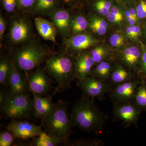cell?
<instances>
[{
	"mask_svg": "<svg viewBox=\"0 0 146 146\" xmlns=\"http://www.w3.org/2000/svg\"><path fill=\"white\" fill-rule=\"evenodd\" d=\"M84 95L73 105L70 118L72 127L86 132H99L106 121V116L94 104L93 98Z\"/></svg>",
	"mask_w": 146,
	"mask_h": 146,
	"instance_id": "obj_1",
	"label": "cell"
},
{
	"mask_svg": "<svg viewBox=\"0 0 146 146\" xmlns=\"http://www.w3.org/2000/svg\"><path fill=\"white\" fill-rule=\"evenodd\" d=\"M68 107V102L60 100L54 103L51 112L42 118V125L45 132L66 142L72 127Z\"/></svg>",
	"mask_w": 146,
	"mask_h": 146,
	"instance_id": "obj_2",
	"label": "cell"
},
{
	"mask_svg": "<svg viewBox=\"0 0 146 146\" xmlns=\"http://www.w3.org/2000/svg\"><path fill=\"white\" fill-rule=\"evenodd\" d=\"M46 67L49 74L57 83V91H63L68 88L75 77L72 61L70 57L64 55H57L49 58Z\"/></svg>",
	"mask_w": 146,
	"mask_h": 146,
	"instance_id": "obj_3",
	"label": "cell"
},
{
	"mask_svg": "<svg viewBox=\"0 0 146 146\" xmlns=\"http://www.w3.org/2000/svg\"><path fill=\"white\" fill-rule=\"evenodd\" d=\"M0 107L3 115L11 120L29 119L34 115L32 99L26 93H9Z\"/></svg>",
	"mask_w": 146,
	"mask_h": 146,
	"instance_id": "obj_4",
	"label": "cell"
},
{
	"mask_svg": "<svg viewBox=\"0 0 146 146\" xmlns=\"http://www.w3.org/2000/svg\"><path fill=\"white\" fill-rule=\"evenodd\" d=\"M46 55V51L41 47L29 45L23 47L15 54L14 61L19 69L28 72L40 65Z\"/></svg>",
	"mask_w": 146,
	"mask_h": 146,
	"instance_id": "obj_5",
	"label": "cell"
},
{
	"mask_svg": "<svg viewBox=\"0 0 146 146\" xmlns=\"http://www.w3.org/2000/svg\"><path fill=\"white\" fill-rule=\"evenodd\" d=\"M42 127L25 120H13L9 123L7 128L14 138L27 139L39 136L43 131Z\"/></svg>",
	"mask_w": 146,
	"mask_h": 146,
	"instance_id": "obj_6",
	"label": "cell"
},
{
	"mask_svg": "<svg viewBox=\"0 0 146 146\" xmlns=\"http://www.w3.org/2000/svg\"><path fill=\"white\" fill-rule=\"evenodd\" d=\"M78 84L84 95L93 98L103 96L110 89L109 84L104 81L88 76L79 80Z\"/></svg>",
	"mask_w": 146,
	"mask_h": 146,
	"instance_id": "obj_7",
	"label": "cell"
},
{
	"mask_svg": "<svg viewBox=\"0 0 146 146\" xmlns=\"http://www.w3.org/2000/svg\"><path fill=\"white\" fill-rule=\"evenodd\" d=\"M28 89L39 96L46 95L51 86V81L42 70H36L27 78Z\"/></svg>",
	"mask_w": 146,
	"mask_h": 146,
	"instance_id": "obj_8",
	"label": "cell"
},
{
	"mask_svg": "<svg viewBox=\"0 0 146 146\" xmlns=\"http://www.w3.org/2000/svg\"><path fill=\"white\" fill-rule=\"evenodd\" d=\"M7 86L11 94H24L28 89L27 78L24 76L18 70L13 61L12 68Z\"/></svg>",
	"mask_w": 146,
	"mask_h": 146,
	"instance_id": "obj_9",
	"label": "cell"
},
{
	"mask_svg": "<svg viewBox=\"0 0 146 146\" xmlns=\"http://www.w3.org/2000/svg\"><path fill=\"white\" fill-rule=\"evenodd\" d=\"M50 15L58 31L63 36H67L72 24L70 13L64 9H58L51 11Z\"/></svg>",
	"mask_w": 146,
	"mask_h": 146,
	"instance_id": "obj_10",
	"label": "cell"
},
{
	"mask_svg": "<svg viewBox=\"0 0 146 146\" xmlns=\"http://www.w3.org/2000/svg\"><path fill=\"white\" fill-rule=\"evenodd\" d=\"M30 27L23 20H17L13 21L11 26L9 36L13 43H23L28 40L31 36Z\"/></svg>",
	"mask_w": 146,
	"mask_h": 146,
	"instance_id": "obj_11",
	"label": "cell"
},
{
	"mask_svg": "<svg viewBox=\"0 0 146 146\" xmlns=\"http://www.w3.org/2000/svg\"><path fill=\"white\" fill-rule=\"evenodd\" d=\"M114 113L116 117L125 123H136L140 115V108L137 105L124 104L115 106Z\"/></svg>",
	"mask_w": 146,
	"mask_h": 146,
	"instance_id": "obj_12",
	"label": "cell"
},
{
	"mask_svg": "<svg viewBox=\"0 0 146 146\" xmlns=\"http://www.w3.org/2000/svg\"><path fill=\"white\" fill-rule=\"evenodd\" d=\"M139 83L138 81H126L119 84L112 92V99L123 102L134 98Z\"/></svg>",
	"mask_w": 146,
	"mask_h": 146,
	"instance_id": "obj_13",
	"label": "cell"
},
{
	"mask_svg": "<svg viewBox=\"0 0 146 146\" xmlns=\"http://www.w3.org/2000/svg\"><path fill=\"white\" fill-rule=\"evenodd\" d=\"M95 63L91 54L85 53L80 55L75 63V77L80 80L88 76Z\"/></svg>",
	"mask_w": 146,
	"mask_h": 146,
	"instance_id": "obj_14",
	"label": "cell"
},
{
	"mask_svg": "<svg viewBox=\"0 0 146 146\" xmlns=\"http://www.w3.org/2000/svg\"><path fill=\"white\" fill-rule=\"evenodd\" d=\"M33 94V106L35 117L43 118L51 111L54 105L50 97H43Z\"/></svg>",
	"mask_w": 146,
	"mask_h": 146,
	"instance_id": "obj_15",
	"label": "cell"
},
{
	"mask_svg": "<svg viewBox=\"0 0 146 146\" xmlns=\"http://www.w3.org/2000/svg\"><path fill=\"white\" fill-rule=\"evenodd\" d=\"M65 44L73 50L81 51L86 49L96 43V40L87 34H78L70 39H66Z\"/></svg>",
	"mask_w": 146,
	"mask_h": 146,
	"instance_id": "obj_16",
	"label": "cell"
},
{
	"mask_svg": "<svg viewBox=\"0 0 146 146\" xmlns=\"http://www.w3.org/2000/svg\"><path fill=\"white\" fill-rule=\"evenodd\" d=\"M35 23L36 30L43 39L55 42L56 30L53 23L41 18H35Z\"/></svg>",
	"mask_w": 146,
	"mask_h": 146,
	"instance_id": "obj_17",
	"label": "cell"
},
{
	"mask_svg": "<svg viewBox=\"0 0 146 146\" xmlns=\"http://www.w3.org/2000/svg\"><path fill=\"white\" fill-rule=\"evenodd\" d=\"M141 52L136 46L128 47L124 50L122 59L124 63L131 68H135L141 63Z\"/></svg>",
	"mask_w": 146,
	"mask_h": 146,
	"instance_id": "obj_18",
	"label": "cell"
},
{
	"mask_svg": "<svg viewBox=\"0 0 146 146\" xmlns=\"http://www.w3.org/2000/svg\"><path fill=\"white\" fill-rule=\"evenodd\" d=\"M66 142L63 139L48 134L45 131H42L35 139L33 143L35 146H55L61 143Z\"/></svg>",
	"mask_w": 146,
	"mask_h": 146,
	"instance_id": "obj_19",
	"label": "cell"
},
{
	"mask_svg": "<svg viewBox=\"0 0 146 146\" xmlns=\"http://www.w3.org/2000/svg\"><path fill=\"white\" fill-rule=\"evenodd\" d=\"M13 61L5 58H1L0 61V83L7 86L12 68Z\"/></svg>",
	"mask_w": 146,
	"mask_h": 146,
	"instance_id": "obj_20",
	"label": "cell"
},
{
	"mask_svg": "<svg viewBox=\"0 0 146 146\" xmlns=\"http://www.w3.org/2000/svg\"><path fill=\"white\" fill-rule=\"evenodd\" d=\"M111 65L108 62L102 61L94 70V74L98 78L101 80H106L109 77L111 73Z\"/></svg>",
	"mask_w": 146,
	"mask_h": 146,
	"instance_id": "obj_21",
	"label": "cell"
},
{
	"mask_svg": "<svg viewBox=\"0 0 146 146\" xmlns=\"http://www.w3.org/2000/svg\"><path fill=\"white\" fill-rule=\"evenodd\" d=\"M55 0H36L33 9L34 14H42L49 12L54 7Z\"/></svg>",
	"mask_w": 146,
	"mask_h": 146,
	"instance_id": "obj_22",
	"label": "cell"
},
{
	"mask_svg": "<svg viewBox=\"0 0 146 146\" xmlns=\"http://www.w3.org/2000/svg\"><path fill=\"white\" fill-rule=\"evenodd\" d=\"M134 98L138 107L146 110V84H142L137 88Z\"/></svg>",
	"mask_w": 146,
	"mask_h": 146,
	"instance_id": "obj_23",
	"label": "cell"
},
{
	"mask_svg": "<svg viewBox=\"0 0 146 146\" xmlns=\"http://www.w3.org/2000/svg\"><path fill=\"white\" fill-rule=\"evenodd\" d=\"M111 78L113 82L119 84L127 81L129 75L125 69L121 66H117L112 73Z\"/></svg>",
	"mask_w": 146,
	"mask_h": 146,
	"instance_id": "obj_24",
	"label": "cell"
},
{
	"mask_svg": "<svg viewBox=\"0 0 146 146\" xmlns=\"http://www.w3.org/2000/svg\"><path fill=\"white\" fill-rule=\"evenodd\" d=\"M88 25V22L84 16H77L72 21V31L74 33L81 32L86 29Z\"/></svg>",
	"mask_w": 146,
	"mask_h": 146,
	"instance_id": "obj_25",
	"label": "cell"
},
{
	"mask_svg": "<svg viewBox=\"0 0 146 146\" xmlns=\"http://www.w3.org/2000/svg\"><path fill=\"white\" fill-rule=\"evenodd\" d=\"M95 7L100 14L107 16L112 7L110 0H98L95 3Z\"/></svg>",
	"mask_w": 146,
	"mask_h": 146,
	"instance_id": "obj_26",
	"label": "cell"
},
{
	"mask_svg": "<svg viewBox=\"0 0 146 146\" xmlns=\"http://www.w3.org/2000/svg\"><path fill=\"white\" fill-rule=\"evenodd\" d=\"M91 54L95 63H99L103 61L106 54V51L103 47H98L91 51Z\"/></svg>",
	"mask_w": 146,
	"mask_h": 146,
	"instance_id": "obj_27",
	"label": "cell"
},
{
	"mask_svg": "<svg viewBox=\"0 0 146 146\" xmlns=\"http://www.w3.org/2000/svg\"><path fill=\"white\" fill-rule=\"evenodd\" d=\"M15 138L10 131H1L0 133V146H9L13 143Z\"/></svg>",
	"mask_w": 146,
	"mask_h": 146,
	"instance_id": "obj_28",
	"label": "cell"
},
{
	"mask_svg": "<svg viewBox=\"0 0 146 146\" xmlns=\"http://www.w3.org/2000/svg\"><path fill=\"white\" fill-rule=\"evenodd\" d=\"M136 9L138 19L146 18V0H139Z\"/></svg>",
	"mask_w": 146,
	"mask_h": 146,
	"instance_id": "obj_29",
	"label": "cell"
},
{
	"mask_svg": "<svg viewBox=\"0 0 146 146\" xmlns=\"http://www.w3.org/2000/svg\"><path fill=\"white\" fill-rule=\"evenodd\" d=\"M109 42L112 47L117 48L123 45L124 39L123 36L121 35L114 34L110 36Z\"/></svg>",
	"mask_w": 146,
	"mask_h": 146,
	"instance_id": "obj_30",
	"label": "cell"
},
{
	"mask_svg": "<svg viewBox=\"0 0 146 146\" xmlns=\"http://www.w3.org/2000/svg\"><path fill=\"white\" fill-rule=\"evenodd\" d=\"M140 70L144 77H146V46H143L141 52Z\"/></svg>",
	"mask_w": 146,
	"mask_h": 146,
	"instance_id": "obj_31",
	"label": "cell"
},
{
	"mask_svg": "<svg viewBox=\"0 0 146 146\" xmlns=\"http://www.w3.org/2000/svg\"><path fill=\"white\" fill-rule=\"evenodd\" d=\"M3 5L5 9L8 12H12L16 6V0H4Z\"/></svg>",
	"mask_w": 146,
	"mask_h": 146,
	"instance_id": "obj_32",
	"label": "cell"
},
{
	"mask_svg": "<svg viewBox=\"0 0 146 146\" xmlns=\"http://www.w3.org/2000/svg\"><path fill=\"white\" fill-rule=\"evenodd\" d=\"M89 26L92 31L99 35H104L107 31V28L102 27L91 23H89Z\"/></svg>",
	"mask_w": 146,
	"mask_h": 146,
	"instance_id": "obj_33",
	"label": "cell"
},
{
	"mask_svg": "<svg viewBox=\"0 0 146 146\" xmlns=\"http://www.w3.org/2000/svg\"><path fill=\"white\" fill-rule=\"evenodd\" d=\"M90 23L104 28H107L108 27V23L106 21L98 17H92L90 20Z\"/></svg>",
	"mask_w": 146,
	"mask_h": 146,
	"instance_id": "obj_34",
	"label": "cell"
},
{
	"mask_svg": "<svg viewBox=\"0 0 146 146\" xmlns=\"http://www.w3.org/2000/svg\"><path fill=\"white\" fill-rule=\"evenodd\" d=\"M35 0H18V4L21 8H27L31 6Z\"/></svg>",
	"mask_w": 146,
	"mask_h": 146,
	"instance_id": "obj_35",
	"label": "cell"
},
{
	"mask_svg": "<svg viewBox=\"0 0 146 146\" xmlns=\"http://www.w3.org/2000/svg\"><path fill=\"white\" fill-rule=\"evenodd\" d=\"M107 19L109 22L112 23H120L122 21L123 18L119 17L110 12L107 15Z\"/></svg>",
	"mask_w": 146,
	"mask_h": 146,
	"instance_id": "obj_36",
	"label": "cell"
},
{
	"mask_svg": "<svg viewBox=\"0 0 146 146\" xmlns=\"http://www.w3.org/2000/svg\"><path fill=\"white\" fill-rule=\"evenodd\" d=\"M6 27V24L5 20L1 15L0 16V38L1 40L3 39Z\"/></svg>",
	"mask_w": 146,
	"mask_h": 146,
	"instance_id": "obj_37",
	"label": "cell"
},
{
	"mask_svg": "<svg viewBox=\"0 0 146 146\" xmlns=\"http://www.w3.org/2000/svg\"><path fill=\"white\" fill-rule=\"evenodd\" d=\"M125 13L127 20L128 23L129 25H135V24H136V23H138V22L131 16L129 11H126Z\"/></svg>",
	"mask_w": 146,
	"mask_h": 146,
	"instance_id": "obj_38",
	"label": "cell"
},
{
	"mask_svg": "<svg viewBox=\"0 0 146 146\" xmlns=\"http://www.w3.org/2000/svg\"><path fill=\"white\" fill-rule=\"evenodd\" d=\"M110 12L115 14L116 16L123 18L122 13L117 6H112L110 9Z\"/></svg>",
	"mask_w": 146,
	"mask_h": 146,
	"instance_id": "obj_39",
	"label": "cell"
},
{
	"mask_svg": "<svg viewBox=\"0 0 146 146\" xmlns=\"http://www.w3.org/2000/svg\"><path fill=\"white\" fill-rule=\"evenodd\" d=\"M133 26H130L126 30V34L129 37L133 38Z\"/></svg>",
	"mask_w": 146,
	"mask_h": 146,
	"instance_id": "obj_40",
	"label": "cell"
},
{
	"mask_svg": "<svg viewBox=\"0 0 146 146\" xmlns=\"http://www.w3.org/2000/svg\"><path fill=\"white\" fill-rule=\"evenodd\" d=\"M129 13H130L131 16H132L137 22H138L139 19H138V16H137L136 9H135L133 8H133L131 7V8H129Z\"/></svg>",
	"mask_w": 146,
	"mask_h": 146,
	"instance_id": "obj_41",
	"label": "cell"
},
{
	"mask_svg": "<svg viewBox=\"0 0 146 146\" xmlns=\"http://www.w3.org/2000/svg\"><path fill=\"white\" fill-rule=\"evenodd\" d=\"M143 33L144 36H145V37L146 38V25L144 28Z\"/></svg>",
	"mask_w": 146,
	"mask_h": 146,
	"instance_id": "obj_42",
	"label": "cell"
},
{
	"mask_svg": "<svg viewBox=\"0 0 146 146\" xmlns=\"http://www.w3.org/2000/svg\"><path fill=\"white\" fill-rule=\"evenodd\" d=\"M65 1H66L68 2L69 1H71V0H65Z\"/></svg>",
	"mask_w": 146,
	"mask_h": 146,
	"instance_id": "obj_43",
	"label": "cell"
}]
</instances>
